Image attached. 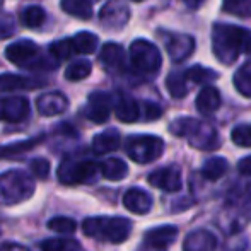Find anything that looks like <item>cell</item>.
I'll use <instances>...</instances> for the list:
<instances>
[{
    "label": "cell",
    "instance_id": "cell-16",
    "mask_svg": "<svg viewBox=\"0 0 251 251\" xmlns=\"http://www.w3.org/2000/svg\"><path fill=\"white\" fill-rule=\"evenodd\" d=\"M176 238H178V229L175 226H159V227L149 229L146 232L144 243L149 246H154V248L164 250L168 246H171L176 241Z\"/></svg>",
    "mask_w": 251,
    "mask_h": 251
},
{
    "label": "cell",
    "instance_id": "cell-7",
    "mask_svg": "<svg viewBox=\"0 0 251 251\" xmlns=\"http://www.w3.org/2000/svg\"><path fill=\"white\" fill-rule=\"evenodd\" d=\"M125 151L132 161L139 164H149L161 157L164 151V142L155 135H132L126 139Z\"/></svg>",
    "mask_w": 251,
    "mask_h": 251
},
{
    "label": "cell",
    "instance_id": "cell-13",
    "mask_svg": "<svg viewBox=\"0 0 251 251\" xmlns=\"http://www.w3.org/2000/svg\"><path fill=\"white\" fill-rule=\"evenodd\" d=\"M166 40V50L173 62H183L195 50V40L188 34H173L169 33Z\"/></svg>",
    "mask_w": 251,
    "mask_h": 251
},
{
    "label": "cell",
    "instance_id": "cell-31",
    "mask_svg": "<svg viewBox=\"0 0 251 251\" xmlns=\"http://www.w3.org/2000/svg\"><path fill=\"white\" fill-rule=\"evenodd\" d=\"M21 19H23L24 26L27 27H40L41 24L47 21V12L43 10V7L40 5H29L23 10L21 14Z\"/></svg>",
    "mask_w": 251,
    "mask_h": 251
},
{
    "label": "cell",
    "instance_id": "cell-36",
    "mask_svg": "<svg viewBox=\"0 0 251 251\" xmlns=\"http://www.w3.org/2000/svg\"><path fill=\"white\" fill-rule=\"evenodd\" d=\"M51 56H55L56 60H67L75 53L72 40H58L50 47Z\"/></svg>",
    "mask_w": 251,
    "mask_h": 251
},
{
    "label": "cell",
    "instance_id": "cell-45",
    "mask_svg": "<svg viewBox=\"0 0 251 251\" xmlns=\"http://www.w3.org/2000/svg\"><path fill=\"white\" fill-rule=\"evenodd\" d=\"M133 2H142V0H133Z\"/></svg>",
    "mask_w": 251,
    "mask_h": 251
},
{
    "label": "cell",
    "instance_id": "cell-6",
    "mask_svg": "<svg viewBox=\"0 0 251 251\" xmlns=\"http://www.w3.org/2000/svg\"><path fill=\"white\" fill-rule=\"evenodd\" d=\"M130 63L140 75L152 77L161 70L162 55L154 43L147 40H135L130 45Z\"/></svg>",
    "mask_w": 251,
    "mask_h": 251
},
{
    "label": "cell",
    "instance_id": "cell-19",
    "mask_svg": "<svg viewBox=\"0 0 251 251\" xmlns=\"http://www.w3.org/2000/svg\"><path fill=\"white\" fill-rule=\"evenodd\" d=\"M36 104H38V111L43 116H53L65 111L67 106H69V100L62 93L55 91V93H48L40 96Z\"/></svg>",
    "mask_w": 251,
    "mask_h": 251
},
{
    "label": "cell",
    "instance_id": "cell-22",
    "mask_svg": "<svg viewBox=\"0 0 251 251\" xmlns=\"http://www.w3.org/2000/svg\"><path fill=\"white\" fill-rule=\"evenodd\" d=\"M120 132L115 128L104 130V132L98 133L93 139V151L96 154H108V152H113L120 147Z\"/></svg>",
    "mask_w": 251,
    "mask_h": 251
},
{
    "label": "cell",
    "instance_id": "cell-10",
    "mask_svg": "<svg viewBox=\"0 0 251 251\" xmlns=\"http://www.w3.org/2000/svg\"><path fill=\"white\" fill-rule=\"evenodd\" d=\"M115 106V101L111 100V96L102 91H96L89 96L87 100V106L84 109L86 116L94 123H104L109 118L111 108Z\"/></svg>",
    "mask_w": 251,
    "mask_h": 251
},
{
    "label": "cell",
    "instance_id": "cell-11",
    "mask_svg": "<svg viewBox=\"0 0 251 251\" xmlns=\"http://www.w3.org/2000/svg\"><path fill=\"white\" fill-rule=\"evenodd\" d=\"M147 179H149V183L152 186H155V188H159V190H164V192H169V193L179 192L183 186L181 173H179V169L175 168V166L155 169L154 173H151Z\"/></svg>",
    "mask_w": 251,
    "mask_h": 251
},
{
    "label": "cell",
    "instance_id": "cell-38",
    "mask_svg": "<svg viewBox=\"0 0 251 251\" xmlns=\"http://www.w3.org/2000/svg\"><path fill=\"white\" fill-rule=\"evenodd\" d=\"M29 166H31V173H33L38 179H47L48 175H50V162L45 157L33 159Z\"/></svg>",
    "mask_w": 251,
    "mask_h": 251
},
{
    "label": "cell",
    "instance_id": "cell-18",
    "mask_svg": "<svg viewBox=\"0 0 251 251\" xmlns=\"http://www.w3.org/2000/svg\"><path fill=\"white\" fill-rule=\"evenodd\" d=\"M217 246V239L212 232L199 229L186 236L183 243V251H214Z\"/></svg>",
    "mask_w": 251,
    "mask_h": 251
},
{
    "label": "cell",
    "instance_id": "cell-1",
    "mask_svg": "<svg viewBox=\"0 0 251 251\" xmlns=\"http://www.w3.org/2000/svg\"><path fill=\"white\" fill-rule=\"evenodd\" d=\"M212 50L219 62L232 65L243 53H251V33L232 24H214Z\"/></svg>",
    "mask_w": 251,
    "mask_h": 251
},
{
    "label": "cell",
    "instance_id": "cell-3",
    "mask_svg": "<svg viewBox=\"0 0 251 251\" xmlns=\"http://www.w3.org/2000/svg\"><path fill=\"white\" fill-rule=\"evenodd\" d=\"M169 130H171L173 135L188 139L190 146L197 147V149L214 151L221 146V140H219V135L214 126L199 122L195 118H188V116L176 118L169 125Z\"/></svg>",
    "mask_w": 251,
    "mask_h": 251
},
{
    "label": "cell",
    "instance_id": "cell-40",
    "mask_svg": "<svg viewBox=\"0 0 251 251\" xmlns=\"http://www.w3.org/2000/svg\"><path fill=\"white\" fill-rule=\"evenodd\" d=\"M16 33V24H14V19L10 16H2L0 17V40H5V38H10Z\"/></svg>",
    "mask_w": 251,
    "mask_h": 251
},
{
    "label": "cell",
    "instance_id": "cell-28",
    "mask_svg": "<svg viewBox=\"0 0 251 251\" xmlns=\"http://www.w3.org/2000/svg\"><path fill=\"white\" fill-rule=\"evenodd\" d=\"M234 87L245 98H251V62H246L236 70Z\"/></svg>",
    "mask_w": 251,
    "mask_h": 251
},
{
    "label": "cell",
    "instance_id": "cell-35",
    "mask_svg": "<svg viewBox=\"0 0 251 251\" xmlns=\"http://www.w3.org/2000/svg\"><path fill=\"white\" fill-rule=\"evenodd\" d=\"M224 10L239 17H250L251 0H224Z\"/></svg>",
    "mask_w": 251,
    "mask_h": 251
},
{
    "label": "cell",
    "instance_id": "cell-44",
    "mask_svg": "<svg viewBox=\"0 0 251 251\" xmlns=\"http://www.w3.org/2000/svg\"><path fill=\"white\" fill-rule=\"evenodd\" d=\"M137 251H164V250H159V248H154V246H149V245H146V243H144L142 246H140L139 250Z\"/></svg>",
    "mask_w": 251,
    "mask_h": 251
},
{
    "label": "cell",
    "instance_id": "cell-14",
    "mask_svg": "<svg viewBox=\"0 0 251 251\" xmlns=\"http://www.w3.org/2000/svg\"><path fill=\"white\" fill-rule=\"evenodd\" d=\"M45 86H47V80L17 75V74H0V93H10L17 89H38Z\"/></svg>",
    "mask_w": 251,
    "mask_h": 251
},
{
    "label": "cell",
    "instance_id": "cell-15",
    "mask_svg": "<svg viewBox=\"0 0 251 251\" xmlns=\"http://www.w3.org/2000/svg\"><path fill=\"white\" fill-rule=\"evenodd\" d=\"M123 205L133 214H149L152 208V197L142 188H130L123 195Z\"/></svg>",
    "mask_w": 251,
    "mask_h": 251
},
{
    "label": "cell",
    "instance_id": "cell-5",
    "mask_svg": "<svg viewBox=\"0 0 251 251\" xmlns=\"http://www.w3.org/2000/svg\"><path fill=\"white\" fill-rule=\"evenodd\" d=\"M101 175V164L91 159L69 157L62 161L56 178L63 185H82V183H94Z\"/></svg>",
    "mask_w": 251,
    "mask_h": 251
},
{
    "label": "cell",
    "instance_id": "cell-37",
    "mask_svg": "<svg viewBox=\"0 0 251 251\" xmlns=\"http://www.w3.org/2000/svg\"><path fill=\"white\" fill-rule=\"evenodd\" d=\"M231 139L239 147H251V126L248 125L236 126L231 133Z\"/></svg>",
    "mask_w": 251,
    "mask_h": 251
},
{
    "label": "cell",
    "instance_id": "cell-25",
    "mask_svg": "<svg viewBox=\"0 0 251 251\" xmlns=\"http://www.w3.org/2000/svg\"><path fill=\"white\" fill-rule=\"evenodd\" d=\"M229 162L224 157H212L201 168V176H203L207 181H217L222 176L227 173Z\"/></svg>",
    "mask_w": 251,
    "mask_h": 251
},
{
    "label": "cell",
    "instance_id": "cell-12",
    "mask_svg": "<svg viewBox=\"0 0 251 251\" xmlns=\"http://www.w3.org/2000/svg\"><path fill=\"white\" fill-rule=\"evenodd\" d=\"M40 47L31 40H19L5 48V58L19 67H27V63L38 56Z\"/></svg>",
    "mask_w": 251,
    "mask_h": 251
},
{
    "label": "cell",
    "instance_id": "cell-29",
    "mask_svg": "<svg viewBox=\"0 0 251 251\" xmlns=\"http://www.w3.org/2000/svg\"><path fill=\"white\" fill-rule=\"evenodd\" d=\"M74 48H75V53H84V55H89V53L96 51L98 48V36L94 33H89V31H80L75 36L72 38Z\"/></svg>",
    "mask_w": 251,
    "mask_h": 251
},
{
    "label": "cell",
    "instance_id": "cell-41",
    "mask_svg": "<svg viewBox=\"0 0 251 251\" xmlns=\"http://www.w3.org/2000/svg\"><path fill=\"white\" fill-rule=\"evenodd\" d=\"M238 171L241 173V175L251 176V155H248V157H243L241 161L238 162Z\"/></svg>",
    "mask_w": 251,
    "mask_h": 251
},
{
    "label": "cell",
    "instance_id": "cell-9",
    "mask_svg": "<svg viewBox=\"0 0 251 251\" xmlns=\"http://www.w3.org/2000/svg\"><path fill=\"white\" fill-rule=\"evenodd\" d=\"M29 115V100L24 96L0 98V120L17 123Z\"/></svg>",
    "mask_w": 251,
    "mask_h": 251
},
{
    "label": "cell",
    "instance_id": "cell-42",
    "mask_svg": "<svg viewBox=\"0 0 251 251\" xmlns=\"http://www.w3.org/2000/svg\"><path fill=\"white\" fill-rule=\"evenodd\" d=\"M183 3H185L186 7H188V9H200L201 5H203V2L205 0H181Z\"/></svg>",
    "mask_w": 251,
    "mask_h": 251
},
{
    "label": "cell",
    "instance_id": "cell-43",
    "mask_svg": "<svg viewBox=\"0 0 251 251\" xmlns=\"http://www.w3.org/2000/svg\"><path fill=\"white\" fill-rule=\"evenodd\" d=\"M2 251H27V248H24V246H21V245H16V243H10V245L3 246Z\"/></svg>",
    "mask_w": 251,
    "mask_h": 251
},
{
    "label": "cell",
    "instance_id": "cell-33",
    "mask_svg": "<svg viewBox=\"0 0 251 251\" xmlns=\"http://www.w3.org/2000/svg\"><path fill=\"white\" fill-rule=\"evenodd\" d=\"M48 229L56 232V234H74L77 231V222L70 217L58 215V217H53L48 221Z\"/></svg>",
    "mask_w": 251,
    "mask_h": 251
},
{
    "label": "cell",
    "instance_id": "cell-17",
    "mask_svg": "<svg viewBox=\"0 0 251 251\" xmlns=\"http://www.w3.org/2000/svg\"><path fill=\"white\" fill-rule=\"evenodd\" d=\"M115 115L120 122L133 123L140 118V104L128 94H118L115 100Z\"/></svg>",
    "mask_w": 251,
    "mask_h": 251
},
{
    "label": "cell",
    "instance_id": "cell-26",
    "mask_svg": "<svg viewBox=\"0 0 251 251\" xmlns=\"http://www.w3.org/2000/svg\"><path fill=\"white\" fill-rule=\"evenodd\" d=\"M186 74L185 72H171L166 79V87H168L169 94H171L175 100H181V98L186 96L188 93V87H186Z\"/></svg>",
    "mask_w": 251,
    "mask_h": 251
},
{
    "label": "cell",
    "instance_id": "cell-24",
    "mask_svg": "<svg viewBox=\"0 0 251 251\" xmlns=\"http://www.w3.org/2000/svg\"><path fill=\"white\" fill-rule=\"evenodd\" d=\"M60 7L77 19L87 21L93 17V2L91 0H62Z\"/></svg>",
    "mask_w": 251,
    "mask_h": 251
},
{
    "label": "cell",
    "instance_id": "cell-21",
    "mask_svg": "<svg viewBox=\"0 0 251 251\" xmlns=\"http://www.w3.org/2000/svg\"><path fill=\"white\" fill-rule=\"evenodd\" d=\"M221 93L217 87L205 86L197 96V109L201 115H212L221 108Z\"/></svg>",
    "mask_w": 251,
    "mask_h": 251
},
{
    "label": "cell",
    "instance_id": "cell-32",
    "mask_svg": "<svg viewBox=\"0 0 251 251\" xmlns=\"http://www.w3.org/2000/svg\"><path fill=\"white\" fill-rule=\"evenodd\" d=\"M93 70V65H91L87 60H77V62L70 63L65 70V79L72 80V82H77V80L86 79L87 75Z\"/></svg>",
    "mask_w": 251,
    "mask_h": 251
},
{
    "label": "cell",
    "instance_id": "cell-27",
    "mask_svg": "<svg viewBox=\"0 0 251 251\" xmlns=\"http://www.w3.org/2000/svg\"><path fill=\"white\" fill-rule=\"evenodd\" d=\"M41 140H43V137H34V139L21 140V142L10 144V146H2L0 147V159H9L14 157V155L24 154V152L34 149L38 144H41Z\"/></svg>",
    "mask_w": 251,
    "mask_h": 251
},
{
    "label": "cell",
    "instance_id": "cell-30",
    "mask_svg": "<svg viewBox=\"0 0 251 251\" xmlns=\"http://www.w3.org/2000/svg\"><path fill=\"white\" fill-rule=\"evenodd\" d=\"M79 241L65 238H53L41 243V251H80Z\"/></svg>",
    "mask_w": 251,
    "mask_h": 251
},
{
    "label": "cell",
    "instance_id": "cell-39",
    "mask_svg": "<svg viewBox=\"0 0 251 251\" xmlns=\"http://www.w3.org/2000/svg\"><path fill=\"white\" fill-rule=\"evenodd\" d=\"M161 115H162L161 106L155 104V102L146 101V102H142V106H140V116H142L144 120H147V122L161 118Z\"/></svg>",
    "mask_w": 251,
    "mask_h": 251
},
{
    "label": "cell",
    "instance_id": "cell-34",
    "mask_svg": "<svg viewBox=\"0 0 251 251\" xmlns=\"http://www.w3.org/2000/svg\"><path fill=\"white\" fill-rule=\"evenodd\" d=\"M185 74H186V79L195 84H207L219 77L217 72H214V70H210V69H205V67H201V65L192 67V69H188Z\"/></svg>",
    "mask_w": 251,
    "mask_h": 251
},
{
    "label": "cell",
    "instance_id": "cell-46",
    "mask_svg": "<svg viewBox=\"0 0 251 251\" xmlns=\"http://www.w3.org/2000/svg\"><path fill=\"white\" fill-rule=\"evenodd\" d=\"M0 2H2V0H0Z\"/></svg>",
    "mask_w": 251,
    "mask_h": 251
},
{
    "label": "cell",
    "instance_id": "cell-4",
    "mask_svg": "<svg viewBox=\"0 0 251 251\" xmlns=\"http://www.w3.org/2000/svg\"><path fill=\"white\" fill-rule=\"evenodd\" d=\"M34 193V181L19 169H10L0 175V203L16 205L31 199Z\"/></svg>",
    "mask_w": 251,
    "mask_h": 251
},
{
    "label": "cell",
    "instance_id": "cell-2",
    "mask_svg": "<svg viewBox=\"0 0 251 251\" xmlns=\"http://www.w3.org/2000/svg\"><path fill=\"white\" fill-rule=\"evenodd\" d=\"M82 232L98 241L120 245L128 239L132 222L125 217H89L82 222Z\"/></svg>",
    "mask_w": 251,
    "mask_h": 251
},
{
    "label": "cell",
    "instance_id": "cell-20",
    "mask_svg": "<svg viewBox=\"0 0 251 251\" xmlns=\"http://www.w3.org/2000/svg\"><path fill=\"white\" fill-rule=\"evenodd\" d=\"M100 62L106 67L108 70H122L123 63H125V50L116 43H106L101 48L100 53Z\"/></svg>",
    "mask_w": 251,
    "mask_h": 251
},
{
    "label": "cell",
    "instance_id": "cell-23",
    "mask_svg": "<svg viewBox=\"0 0 251 251\" xmlns=\"http://www.w3.org/2000/svg\"><path fill=\"white\" fill-rule=\"evenodd\" d=\"M128 175V166L118 157H109L101 162V176L109 181H120Z\"/></svg>",
    "mask_w": 251,
    "mask_h": 251
},
{
    "label": "cell",
    "instance_id": "cell-8",
    "mask_svg": "<svg viewBox=\"0 0 251 251\" xmlns=\"http://www.w3.org/2000/svg\"><path fill=\"white\" fill-rule=\"evenodd\" d=\"M101 24L106 29L118 31L128 23L130 9L122 2V0H109L100 12Z\"/></svg>",
    "mask_w": 251,
    "mask_h": 251
}]
</instances>
